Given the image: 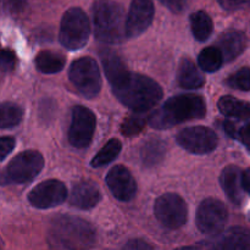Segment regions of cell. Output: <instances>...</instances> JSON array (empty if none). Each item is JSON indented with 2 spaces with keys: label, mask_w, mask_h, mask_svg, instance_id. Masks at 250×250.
<instances>
[{
  "label": "cell",
  "mask_w": 250,
  "mask_h": 250,
  "mask_svg": "<svg viewBox=\"0 0 250 250\" xmlns=\"http://www.w3.org/2000/svg\"><path fill=\"white\" fill-rule=\"evenodd\" d=\"M15 139L12 137H0V161L4 160L15 148Z\"/></svg>",
  "instance_id": "cell-33"
},
{
  "label": "cell",
  "mask_w": 250,
  "mask_h": 250,
  "mask_svg": "<svg viewBox=\"0 0 250 250\" xmlns=\"http://www.w3.org/2000/svg\"><path fill=\"white\" fill-rule=\"evenodd\" d=\"M105 181L111 194L120 202H131L136 197L137 182L125 166H114L107 172Z\"/></svg>",
  "instance_id": "cell-14"
},
{
  "label": "cell",
  "mask_w": 250,
  "mask_h": 250,
  "mask_svg": "<svg viewBox=\"0 0 250 250\" xmlns=\"http://www.w3.org/2000/svg\"><path fill=\"white\" fill-rule=\"evenodd\" d=\"M177 143L192 154L204 155L216 149L219 138L212 129L204 126L188 127L177 134Z\"/></svg>",
  "instance_id": "cell-11"
},
{
  "label": "cell",
  "mask_w": 250,
  "mask_h": 250,
  "mask_svg": "<svg viewBox=\"0 0 250 250\" xmlns=\"http://www.w3.org/2000/svg\"><path fill=\"white\" fill-rule=\"evenodd\" d=\"M23 110L15 103H0V128H12L21 124Z\"/></svg>",
  "instance_id": "cell-26"
},
{
  "label": "cell",
  "mask_w": 250,
  "mask_h": 250,
  "mask_svg": "<svg viewBox=\"0 0 250 250\" xmlns=\"http://www.w3.org/2000/svg\"><path fill=\"white\" fill-rule=\"evenodd\" d=\"M166 154V144L160 139H149L141 148V160L146 167L159 165Z\"/></svg>",
  "instance_id": "cell-21"
},
{
  "label": "cell",
  "mask_w": 250,
  "mask_h": 250,
  "mask_svg": "<svg viewBox=\"0 0 250 250\" xmlns=\"http://www.w3.org/2000/svg\"><path fill=\"white\" fill-rule=\"evenodd\" d=\"M199 67L205 72H216L224 63L222 54L216 46H208L200 51L198 56Z\"/></svg>",
  "instance_id": "cell-27"
},
{
  "label": "cell",
  "mask_w": 250,
  "mask_h": 250,
  "mask_svg": "<svg viewBox=\"0 0 250 250\" xmlns=\"http://www.w3.org/2000/svg\"><path fill=\"white\" fill-rule=\"evenodd\" d=\"M89 34V19L82 9L71 7L63 14L59 31L61 45L68 50H80L88 43Z\"/></svg>",
  "instance_id": "cell-5"
},
{
  "label": "cell",
  "mask_w": 250,
  "mask_h": 250,
  "mask_svg": "<svg viewBox=\"0 0 250 250\" xmlns=\"http://www.w3.org/2000/svg\"><path fill=\"white\" fill-rule=\"evenodd\" d=\"M49 242L63 250H90L97 243L93 225L81 217L60 215L51 221Z\"/></svg>",
  "instance_id": "cell-2"
},
{
  "label": "cell",
  "mask_w": 250,
  "mask_h": 250,
  "mask_svg": "<svg viewBox=\"0 0 250 250\" xmlns=\"http://www.w3.org/2000/svg\"><path fill=\"white\" fill-rule=\"evenodd\" d=\"M68 78L80 94L94 98L102 88V76L97 61L89 56H83L73 61L68 70Z\"/></svg>",
  "instance_id": "cell-6"
},
{
  "label": "cell",
  "mask_w": 250,
  "mask_h": 250,
  "mask_svg": "<svg viewBox=\"0 0 250 250\" xmlns=\"http://www.w3.org/2000/svg\"><path fill=\"white\" fill-rule=\"evenodd\" d=\"M1 247H2V242H1V239H0V249H1Z\"/></svg>",
  "instance_id": "cell-37"
},
{
  "label": "cell",
  "mask_w": 250,
  "mask_h": 250,
  "mask_svg": "<svg viewBox=\"0 0 250 250\" xmlns=\"http://www.w3.org/2000/svg\"><path fill=\"white\" fill-rule=\"evenodd\" d=\"M97 126V119L92 110L77 105L72 109L71 125L68 128V142L77 149L87 148L92 142Z\"/></svg>",
  "instance_id": "cell-10"
},
{
  "label": "cell",
  "mask_w": 250,
  "mask_h": 250,
  "mask_svg": "<svg viewBox=\"0 0 250 250\" xmlns=\"http://www.w3.org/2000/svg\"><path fill=\"white\" fill-rule=\"evenodd\" d=\"M220 112L227 117L238 120H249L250 119V104L243 100H239L231 95H225L220 98L217 103Z\"/></svg>",
  "instance_id": "cell-20"
},
{
  "label": "cell",
  "mask_w": 250,
  "mask_h": 250,
  "mask_svg": "<svg viewBox=\"0 0 250 250\" xmlns=\"http://www.w3.org/2000/svg\"><path fill=\"white\" fill-rule=\"evenodd\" d=\"M220 183L229 197V199L236 205L243 200V188H242V171L234 165H229L222 170L220 176Z\"/></svg>",
  "instance_id": "cell-17"
},
{
  "label": "cell",
  "mask_w": 250,
  "mask_h": 250,
  "mask_svg": "<svg viewBox=\"0 0 250 250\" xmlns=\"http://www.w3.org/2000/svg\"><path fill=\"white\" fill-rule=\"evenodd\" d=\"M225 132L229 134V137H233V138L238 139L247 149L250 150V122H247L243 126L237 127L236 125L232 124V122H225Z\"/></svg>",
  "instance_id": "cell-29"
},
{
  "label": "cell",
  "mask_w": 250,
  "mask_h": 250,
  "mask_svg": "<svg viewBox=\"0 0 250 250\" xmlns=\"http://www.w3.org/2000/svg\"><path fill=\"white\" fill-rule=\"evenodd\" d=\"M214 250H250V231L234 227L217 239Z\"/></svg>",
  "instance_id": "cell-18"
},
{
  "label": "cell",
  "mask_w": 250,
  "mask_h": 250,
  "mask_svg": "<svg viewBox=\"0 0 250 250\" xmlns=\"http://www.w3.org/2000/svg\"><path fill=\"white\" fill-rule=\"evenodd\" d=\"M93 26L98 41L122 43L126 38V14L122 5L112 0H98L93 5Z\"/></svg>",
  "instance_id": "cell-4"
},
{
  "label": "cell",
  "mask_w": 250,
  "mask_h": 250,
  "mask_svg": "<svg viewBox=\"0 0 250 250\" xmlns=\"http://www.w3.org/2000/svg\"><path fill=\"white\" fill-rule=\"evenodd\" d=\"M121 250H153V248L143 239H132L127 242Z\"/></svg>",
  "instance_id": "cell-34"
},
{
  "label": "cell",
  "mask_w": 250,
  "mask_h": 250,
  "mask_svg": "<svg viewBox=\"0 0 250 250\" xmlns=\"http://www.w3.org/2000/svg\"><path fill=\"white\" fill-rule=\"evenodd\" d=\"M112 92L115 97L131 110L144 112L155 106L164 97L159 83L150 77L127 70L120 77L112 81Z\"/></svg>",
  "instance_id": "cell-1"
},
{
  "label": "cell",
  "mask_w": 250,
  "mask_h": 250,
  "mask_svg": "<svg viewBox=\"0 0 250 250\" xmlns=\"http://www.w3.org/2000/svg\"><path fill=\"white\" fill-rule=\"evenodd\" d=\"M229 220V211L222 202L208 198L200 203L197 210L195 222L200 232L205 234H219L224 231Z\"/></svg>",
  "instance_id": "cell-8"
},
{
  "label": "cell",
  "mask_w": 250,
  "mask_h": 250,
  "mask_svg": "<svg viewBox=\"0 0 250 250\" xmlns=\"http://www.w3.org/2000/svg\"><path fill=\"white\" fill-rule=\"evenodd\" d=\"M122 144L119 139L112 138L100 149L97 153V155L92 159L90 161V166L92 167H102V166L107 165V164L112 163L115 159L119 156L121 153Z\"/></svg>",
  "instance_id": "cell-25"
},
{
  "label": "cell",
  "mask_w": 250,
  "mask_h": 250,
  "mask_svg": "<svg viewBox=\"0 0 250 250\" xmlns=\"http://www.w3.org/2000/svg\"><path fill=\"white\" fill-rule=\"evenodd\" d=\"M153 0H132L126 15V38H137L149 28L154 19Z\"/></svg>",
  "instance_id": "cell-13"
},
{
  "label": "cell",
  "mask_w": 250,
  "mask_h": 250,
  "mask_svg": "<svg viewBox=\"0 0 250 250\" xmlns=\"http://www.w3.org/2000/svg\"><path fill=\"white\" fill-rule=\"evenodd\" d=\"M16 65V55L10 50L0 51V71L2 72H10L15 68Z\"/></svg>",
  "instance_id": "cell-31"
},
{
  "label": "cell",
  "mask_w": 250,
  "mask_h": 250,
  "mask_svg": "<svg viewBox=\"0 0 250 250\" xmlns=\"http://www.w3.org/2000/svg\"><path fill=\"white\" fill-rule=\"evenodd\" d=\"M159 1L175 14L182 11L186 6V0H159Z\"/></svg>",
  "instance_id": "cell-35"
},
{
  "label": "cell",
  "mask_w": 250,
  "mask_h": 250,
  "mask_svg": "<svg viewBox=\"0 0 250 250\" xmlns=\"http://www.w3.org/2000/svg\"><path fill=\"white\" fill-rule=\"evenodd\" d=\"M100 190L93 181L83 180L76 183L70 194V203L72 207L81 210H89L97 207L100 202Z\"/></svg>",
  "instance_id": "cell-15"
},
{
  "label": "cell",
  "mask_w": 250,
  "mask_h": 250,
  "mask_svg": "<svg viewBox=\"0 0 250 250\" xmlns=\"http://www.w3.org/2000/svg\"><path fill=\"white\" fill-rule=\"evenodd\" d=\"M226 84L233 89L248 92L250 90V67L244 66V67L239 68L238 71L232 73L226 80Z\"/></svg>",
  "instance_id": "cell-28"
},
{
  "label": "cell",
  "mask_w": 250,
  "mask_h": 250,
  "mask_svg": "<svg viewBox=\"0 0 250 250\" xmlns=\"http://www.w3.org/2000/svg\"><path fill=\"white\" fill-rule=\"evenodd\" d=\"M100 58H102L105 76H106L107 81L110 83L127 71L125 62L120 58L119 54L115 53V51L109 50V49H104V50L100 51Z\"/></svg>",
  "instance_id": "cell-23"
},
{
  "label": "cell",
  "mask_w": 250,
  "mask_h": 250,
  "mask_svg": "<svg viewBox=\"0 0 250 250\" xmlns=\"http://www.w3.org/2000/svg\"><path fill=\"white\" fill-rule=\"evenodd\" d=\"M154 214L163 226L170 229H177L187 222L188 208L181 195L166 193L156 199Z\"/></svg>",
  "instance_id": "cell-7"
},
{
  "label": "cell",
  "mask_w": 250,
  "mask_h": 250,
  "mask_svg": "<svg viewBox=\"0 0 250 250\" xmlns=\"http://www.w3.org/2000/svg\"><path fill=\"white\" fill-rule=\"evenodd\" d=\"M217 49L221 51L224 61L234 60L238 58L247 48V38L243 32L229 31L220 36L217 41Z\"/></svg>",
  "instance_id": "cell-16"
},
{
  "label": "cell",
  "mask_w": 250,
  "mask_h": 250,
  "mask_svg": "<svg viewBox=\"0 0 250 250\" xmlns=\"http://www.w3.org/2000/svg\"><path fill=\"white\" fill-rule=\"evenodd\" d=\"M207 104L200 95L180 94L170 98L149 117V124L155 129H166L190 120L203 119Z\"/></svg>",
  "instance_id": "cell-3"
},
{
  "label": "cell",
  "mask_w": 250,
  "mask_h": 250,
  "mask_svg": "<svg viewBox=\"0 0 250 250\" xmlns=\"http://www.w3.org/2000/svg\"><path fill=\"white\" fill-rule=\"evenodd\" d=\"M242 188L250 194V167L242 172Z\"/></svg>",
  "instance_id": "cell-36"
},
{
  "label": "cell",
  "mask_w": 250,
  "mask_h": 250,
  "mask_svg": "<svg viewBox=\"0 0 250 250\" xmlns=\"http://www.w3.org/2000/svg\"><path fill=\"white\" fill-rule=\"evenodd\" d=\"M65 56L59 53H55V51L43 50L37 54L36 56V66L38 71H41L42 73L51 75V73L60 72L65 67Z\"/></svg>",
  "instance_id": "cell-22"
},
{
  "label": "cell",
  "mask_w": 250,
  "mask_h": 250,
  "mask_svg": "<svg viewBox=\"0 0 250 250\" xmlns=\"http://www.w3.org/2000/svg\"><path fill=\"white\" fill-rule=\"evenodd\" d=\"M144 127H146V119L132 115V116L127 117L122 124L121 133L126 137H133L141 133Z\"/></svg>",
  "instance_id": "cell-30"
},
{
  "label": "cell",
  "mask_w": 250,
  "mask_h": 250,
  "mask_svg": "<svg viewBox=\"0 0 250 250\" xmlns=\"http://www.w3.org/2000/svg\"><path fill=\"white\" fill-rule=\"evenodd\" d=\"M190 28L198 42H205L210 38L214 31V23L205 11H197L190 15Z\"/></svg>",
  "instance_id": "cell-24"
},
{
  "label": "cell",
  "mask_w": 250,
  "mask_h": 250,
  "mask_svg": "<svg viewBox=\"0 0 250 250\" xmlns=\"http://www.w3.org/2000/svg\"><path fill=\"white\" fill-rule=\"evenodd\" d=\"M43 167L44 158L39 151H22L10 161L6 170L7 181L19 183V185L28 183L41 173Z\"/></svg>",
  "instance_id": "cell-9"
},
{
  "label": "cell",
  "mask_w": 250,
  "mask_h": 250,
  "mask_svg": "<svg viewBox=\"0 0 250 250\" xmlns=\"http://www.w3.org/2000/svg\"><path fill=\"white\" fill-rule=\"evenodd\" d=\"M217 2L227 11H238L250 6V0H217Z\"/></svg>",
  "instance_id": "cell-32"
},
{
  "label": "cell",
  "mask_w": 250,
  "mask_h": 250,
  "mask_svg": "<svg viewBox=\"0 0 250 250\" xmlns=\"http://www.w3.org/2000/svg\"><path fill=\"white\" fill-rule=\"evenodd\" d=\"M67 198V188L61 181L48 180L37 185L28 194V202L37 209L61 205Z\"/></svg>",
  "instance_id": "cell-12"
},
{
  "label": "cell",
  "mask_w": 250,
  "mask_h": 250,
  "mask_svg": "<svg viewBox=\"0 0 250 250\" xmlns=\"http://www.w3.org/2000/svg\"><path fill=\"white\" fill-rule=\"evenodd\" d=\"M177 82L181 87L186 89H198L203 87L205 80L195 63L190 59L183 58L178 65Z\"/></svg>",
  "instance_id": "cell-19"
}]
</instances>
